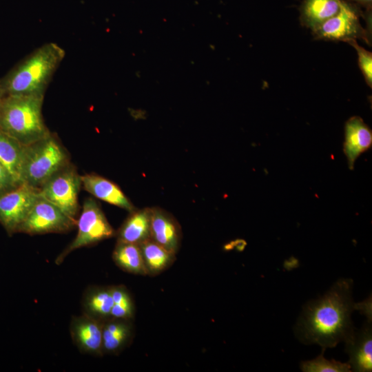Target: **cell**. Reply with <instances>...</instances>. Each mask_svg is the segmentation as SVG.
<instances>
[{
	"label": "cell",
	"mask_w": 372,
	"mask_h": 372,
	"mask_svg": "<svg viewBox=\"0 0 372 372\" xmlns=\"http://www.w3.org/2000/svg\"><path fill=\"white\" fill-rule=\"evenodd\" d=\"M352 288L351 279L340 278L322 298L305 305L296 328L302 342L326 349L352 338L355 331L351 314L355 309Z\"/></svg>",
	"instance_id": "6da1fadb"
},
{
	"label": "cell",
	"mask_w": 372,
	"mask_h": 372,
	"mask_svg": "<svg viewBox=\"0 0 372 372\" xmlns=\"http://www.w3.org/2000/svg\"><path fill=\"white\" fill-rule=\"evenodd\" d=\"M64 56V50L54 43L40 46L0 79V88L4 96H44Z\"/></svg>",
	"instance_id": "7a4b0ae2"
},
{
	"label": "cell",
	"mask_w": 372,
	"mask_h": 372,
	"mask_svg": "<svg viewBox=\"0 0 372 372\" xmlns=\"http://www.w3.org/2000/svg\"><path fill=\"white\" fill-rule=\"evenodd\" d=\"M42 95H5L0 101V129L24 146L50 132L42 116Z\"/></svg>",
	"instance_id": "3957f363"
},
{
	"label": "cell",
	"mask_w": 372,
	"mask_h": 372,
	"mask_svg": "<svg viewBox=\"0 0 372 372\" xmlns=\"http://www.w3.org/2000/svg\"><path fill=\"white\" fill-rule=\"evenodd\" d=\"M68 164L66 152L50 133L46 137L25 146L20 183L39 189L54 174Z\"/></svg>",
	"instance_id": "277c9868"
},
{
	"label": "cell",
	"mask_w": 372,
	"mask_h": 372,
	"mask_svg": "<svg viewBox=\"0 0 372 372\" xmlns=\"http://www.w3.org/2000/svg\"><path fill=\"white\" fill-rule=\"evenodd\" d=\"M362 10L355 4L341 0L338 12L313 30L316 39L344 41L360 39L371 45V37L360 23Z\"/></svg>",
	"instance_id": "5b68a950"
},
{
	"label": "cell",
	"mask_w": 372,
	"mask_h": 372,
	"mask_svg": "<svg viewBox=\"0 0 372 372\" xmlns=\"http://www.w3.org/2000/svg\"><path fill=\"white\" fill-rule=\"evenodd\" d=\"M76 225L78 231L76 238L56 257V265L62 263L72 251L110 238L116 234L103 211L92 198L84 201Z\"/></svg>",
	"instance_id": "8992f818"
},
{
	"label": "cell",
	"mask_w": 372,
	"mask_h": 372,
	"mask_svg": "<svg viewBox=\"0 0 372 372\" xmlns=\"http://www.w3.org/2000/svg\"><path fill=\"white\" fill-rule=\"evenodd\" d=\"M81 185V176L73 167L67 165L40 187L39 194L67 216L76 220L79 209L77 198Z\"/></svg>",
	"instance_id": "52a82bcc"
},
{
	"label": "cell",
	"mask_w": 372,
	"mask_h": 372,
	"mask_svg": "<svg viewBox=\"0 0 372 372\" xmlns=\"http://www.w3.org/2000/svg\"><path fill=\"white\" fill-rule=\"evenodd\" d=\"M39 197V189L23 183L0 195V223L9 234L18 232Z\"/></svg>",
	"instance_id": "ba28073f"
},
{
	"label": "cell",
	"mask_w": 372,
	"mask_h": 372,
	"mask_svg": "<svg viewBox=\"0 0 372 372\" xmlns=\"http://www.w3.org/2000/svg\"><path fill=\"white\" fill-rule=\"evenodd\" d=\"M76 223L40 195L18 232L30 235L63 233L72 229Z\"/></svg>",
	"instance_id": "9c48e42d"
},
{
	"label": "cell",
	"mask_w": 372,
	"mask_h": 372,
	"mask_svg": "<svg viewBox=\"0 0 372 372\" xmlns=\"http://www.w3.org/2000/svg\"><path fill=\"white\" fill-rule=\"evenodd\" d=\"M103 322L84 313L72 318L70 332L74 344L83 353L103 355L102 331Z\"/></svg>",
	"instance_id": "30bf717a"
},
{
	"label": "cell",
	"mask_w": 372,
	"mask_h": 372,
	"mask_svg": "<svg viewBox=\"0 0 372 372\" xmlns=\"http://www.w3.org/2000/svg\"><path fill=\"white\" fill-rule=\"evenodd\" d=\"M181 229L172 214L158 208H152L150 238L169 251L176 254L181 242Z\"/></svg>",
	"instance_id": "8fae6325"
},
{
	"label": "cell",
	"mask_w": 372,
	"mask_h": 372,
	"mask_svg": "<svg viewBox=\"0 0 372 372\" xmlns=\"http://www.w3.org/2000/svg\"><path fill=\"white\" fill-rule=\"evenodd\" d=\"M344 136L343 150L347 158L349 168L352 170L356 159L371 147L372 132L362 118L354 116L345 123Z\"/></svg>",
	"instance_id": "7c38bea8"
},
{
	"label": "cell",
	"mask_w": 372,
	"mask_h": 372,
	"mask_svg": "<svg viewBox=\"0 0 372 372\" xmlns=\"http://www.w3.org/2000/svg\"><path fill=\"white\" fill-rule=\"evenodd\" d=\"M346 344V352L349 355V364L354 371H372V330L371 322H367Z\"/></svg>",
	"instance_id": "4fadbf2b"
},
{
	"label": "cell",
	"mask_w": 372,
	"mask_h": 372,
	"mask_svg": "<svg viewBox=\"0 0 372 372\" xmlns=\"http://www.w3.org/2000/svg\"><path fill=\"white\" fill-rule=\"evenodd\" d=\"M134 334L132 320L110 318L103 324V355H116L132 341Z\"/></svg>",
	"instance_id": "5bb4252c"
},
{
	"label": "cell",
	"mask_w": 372,
	"mask_h": 372,
	"mask_svg": "<svg viewBox=\"0 0 372 372\" xmlns=\"http://www.w3.org/2000/svg\"><path fill=\"white\" fill-rule=\"evenodd\" d=\"M83 188L95 197L130 212L136 209L118 185L95 174L81 176Z\"/></svg>",
	"instance_id": "9a60e30c"
},
{
	"label": "cell",
	"mask_w": 372,
	"mask_h": 372,
	"mask_svg": "<svg viewBox=\"0 0 372 372\" xmlns=\"http://www.w3.org/2000/svg\"><path fill=\"white\" fill-rule=\"evenodd\" d=\"M152 208L130 212L116 233L117 242L139 245L150 238Z\"/></svg>",
	"instance_id": "2e32d148"
},
{
	"label": "cell",
	"mask_w": 372,
	"mask_h": 372,
	"mask_svg": "<svg viewBox=\"0 0 372 372\" xmlns=\"http://www.w3.org/2000/svg\"><path fill=\"white\" fill-rule=\"evenodd\" d=\"M83 313L104 322L111 317L114 304L111 286H93L87 289L82 298Z\"/></svg>",
	"instance_id": "e0dca14e"
},
{
	"label": "cell",
	"mask_w": 372,
	"mask_h": 372,
	"mask_svg": "<svg viewBox=\"0 0 372 372\" xmlns=\"http://www.w3.org/2000/svg\"><path fill=\"white\" fill-rule=\"evenodd\" d=\"M341 0H302L300 7V21L311 31L336 14Z\"/></svg>",
	"instance_id": "ac0fdd59"
},
{
	"label": "cell",
	"mask_w": 372,
	"mask_h": 372,
	"mask_svg": "<svg viewBox=\"0 0 372 372\" xmlns=\"http://www.w3.org/2000/svg\"><path fill=\"white\" fill-rule=\"evenodd\" d=\"M138 245L147 276H155L160 274L169 268L176 260V254L169 251L151 238Z\"/></svg>",
	"instance_id": "d6986e66"
},
{
	"label": "cell",
	"mask_w": 372,
	"mask_h": 372,
	"mask_svg": "<svg viewBox=\"0 0 372 372\" xmlns=\"http://www.w3.org/2000/svg\"><path fill=\"white\" fill-rule=\"evenodd\" d=\"M112 258L122 270L132 274L147 276L138 245L117 242L113 251Z\"/></svg>",
	"instance_id": "ffe728a7"
},
{
	"label": "cell",
	"mask_w": 372,
	"mask_h": 372,
	"mask_svg": "<svg viewBox=\"0 0 372 372\" xmlns=\"http://www.w3.org/2000/svg\"><path fill=\"white\" fill-rule=\"evenodd\" d=\"M25 146L0 129V161L20 183L21 166Z\"/></svg>",
	"instance_id": "44dd1931"
},
{
	"label": "cell",
	"mask_w": 372,
	"mask_h": 372,
	"mask_svg": "<svg viewBox=\"0 0 372 372\" xmlns=\"http://www.w3.org/2000/svg\"><path fill=\"white\" fill-rule=\"evenodd\" d=\"M114 304L111 317L133 320L135 307L130 291L124 285L111 286Z\"/></svg>",
	"instance_id": "7402d4cb"
},
{
	"label": "cell",
	"mask_w": 372,
	"mask_h": 372,
	"mask_svg": "<svg viewBox=\"0 0 372 372\" xmlns=\"http://www.w3.org/2000/svg\"><path fill=\"white\" fill-rule=\"evenodd\" d=\"M325 349L322 348L320 355L312 360L302 362L300 369L304 372H349L351 371L350 364L335 360H329L324 357Z\"/></svg>",
	"instance_id": "603a6c76"
},
{
	"label": "cell",
	"mask_w": 372,
	"mask_h": 372,
	"mask_svg": "<svg viewBox=\"0 0 372 372\" xmlns=\"http://www.w3.org/2000/svg\"><path fill=\"white\" fill-rule=\"evenodd\" d=\"M356 40L348 42L357 52L358 65L366 84L372 87V53L359 45Z\"/></svg>",
	"instance_id": "cb8c5ba5"
},
{
	"label": "cell",
	"mask_w": 372,
	"mask_h": 372,
	"mask_svg": "<svg viewBox=\"0 0 372 372\" xmlns=\"http://www.w3.org/2000/svg\"><path fill=\"white\" fill-rule=\"evenodd\" d=\"M19 183L7 167L0 161V195L12 189Z\"/></svg>",
	"instance_id": "d4e9b609"
},
{
	"label": "cell",
	"mask_w": 372,
	"mask_h": 372,
	"mask_svg": "<svg viewBox=\"0 0 372 372\" xmlns=\"http://www.w3.org/2000/svg\"><path fill=\"white\" fill-rule=\"evenodd\" d=\"M355 309L365 315L368 321L371 322V297L362 302L355 303Z\"/></svg>",
	"instance_id": "484cf974"
},
{
	"label": "cell",
	"mask_w": 372,
	"mask_h": 372,
	"mask_svg": "<svg viewBox=\"0 0 372 372\" xmlns=\"http://www.w3.org/2000/svg\"><path fill=\"white\" fill-rule=\"evenodd\" d=\"M347 2L355 4L364 10H372V0H344Z\"/></svg>",
	"instance_id": "4316f807"
},
{
	"label": "cell",
	"mask_w": 372,
	"mask_h": 372,
	"mask_svg": "<svg viewBox=\"0 0 372 372\" xmlns=\"http://www.w3.org/2000/svg\"><path fill=\"white\" fill-rule=\"evenodd\" d=\"M3 96H4V94H3L1 89L0 88V101Z\"/></svg>",
	"instance_id": "83f0119b"
}]
</instances>
